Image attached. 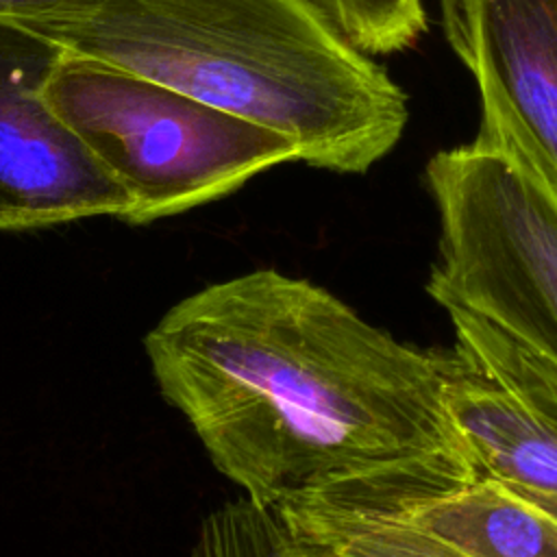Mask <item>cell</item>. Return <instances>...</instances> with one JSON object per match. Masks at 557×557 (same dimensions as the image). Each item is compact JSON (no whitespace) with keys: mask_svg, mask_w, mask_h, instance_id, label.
Wrapping results in <instances>:
<instances>
[{"mask_svg":"<svg viewBox=\"0 0 557 557\" xmlns=\"http://www.w3.org/2000/svg\"><path fill=\"white\" fill-rule=\"evenodd\" d=\"M442 309L455 331L453 352L503 387L557 437V361L468 307L448 302Z\"/></svg>","mask_w":557,"mask_h":557,"instance_id":"cell-10","label":"cell"},{"mask_svg":"<svg viewBox=\"0 0 557 557\" xmlns=\"http://www.w3.org/2000/svg\"><path fill=\"white\" fill-rule=\"evenodd\" d=\"M440 22L479 89L474 144L557 202V0H440Z\"/></svg>","mask_w":557,"mask_h":557,"instance_id":"cell-6","label":"cell"},{"mask_svg":"<svg viewBox=\"0 0 557 557\" xmlns=\"http://www.w3.org/2000/svg\"><path fill=\"white\" fill-rule=\"evenodd\" d=\"M191 557H300L274 509L239 496L205 516Z\"/></svg>","mask_w":557,"mask_h":557,"instance_id":"cell-11","label":"cell"},{"mask_svg":"<svg viewBox=\"0 0 557 557\" xmlns=\"http://www.w3.org/2000/svg\"><path fill=\"white\" fill-rule=\"evenodd\" d=\"M41 98L128 194V224L185 213L298 161L296 146L268 126L70 50Z\"/></svg>","mask_w":557,"mask_h":557,"instance_id":"cell-3","label":"cell"},{"mask_svg":"<svg viewBox=\"0 0 557 557\" xmlns=\"http://www.w3.org/2000/svg\"><path fill=\"white\" fill-rule=\"evenodd\" d=\"M61 54L52 39L0 20V231L124 220L131 209L122 185L41 98Z\"/></svg>","mask_w":557,"mask_h":557,"instance_id":"cell-5","label":"cell"},{"mask_svg":"<svg viewBox=\"0 0 557 557\" xmlns=\"http://www.w3.org/2000/svg\"><path fill=\"white\" fill-rule=\"evenodd\" d=\"M300 557H466L403 518L307 487L274 507Z\"/></svg>","mask_w":557,"mask_h":557,"instance_id":"cell-9","label":"cell"},{"mask_svg":"<svg viewBox=\"0 0 557 557\" xmlns=\"http://www.w3.org/2000/svg\"><path fill=\"white\" fill-rule=\"evenodd\" d=\"M17 24L268 126L320 170L368 172L409 117L398 83L309 0H65Z\"/></svg>","mask_w":557,"mask_h":557,"instance_id":"cell-2","label":"cell"},{"mask_svg":"<svg viewBox=\"0 0 557 557\" xmlns=\"http://www.w3.org/2000/svg\"><path fill=\"white\" fill-rule=\"evenodd\" d=\"M424 181L440 222L429 296L481 313L557 361V202L474 141L435 152Z\"/></svg>","mask_w":557,"mask_h":557,"instance_id":"cell-4","label":"cell"},{"mask_svg":"<svg viewBox=\"0 0 557 557\" xmlns=\"http://www.w3.org/2000/svg\"><path fill=\"white\" fill-rule=\"evenodd\" d=\"M357 48L389 54L411 48L426 30L422 0H309Z\"/></svg>","mask_w":557,"mask_h":557,"instance_id":"cell-12","label":"cell"},{"mask_svg":"<svg viewBox=\"0 0 557 557\" xmlns=\"http://www.w3.org/2000/svg\"><path fill=\"white\" fill-rule=\"evenodd\" d=\"M63 2L65 0H0V20L26 22Z\"/></svg>","mask_w":557,"mask_h":557,"instance_id":"cell-13","label":"cell"},{"mask_svg":"<svg viewBox=\"0 0 557 557\" xmlns=\"http://www.w3.org/2000/svg\"><path fill=\"white\" fill-rule=\"evenodd\" d=\"M446 403L479 474L498 479L557 518V437L453 350Z\"/></svg>","mask_w":557,"mask_h":557,"instance_id":"cell-7","label":"cell"},{"mask_svg":"<svg viewBox=\"0 0 557 557\" xmlns=\"http://www.w3.org/2000/svg\"><path fill=\"white\" fill-rule=\"evenodd\" d=\"M144 348L215 470L263 507L318 483L394 507L479 476L446 403L450 352L396 339L307 278L211 283Z\"/></svg>","mask_w":557,"mask_h":557,"instance_id":"cell-1","label":"cell"},{"mask_svg":"<svg viewBox=\"0 0 557 557\" xmlns=\"http://www.w3.org/2000/svg\"><path fill=\"white\" fill-rule=\"evenodd\" d=\"M370 509L394 513L466 557H557V518L487 474L418 500Z\"/></svg>","mask_w":557,"mask_h":557,"instance_id":"cell-8","label":"cell"}]
</instances>
